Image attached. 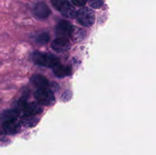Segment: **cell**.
I'll return each instance as SVG.
<instances>
[{
	"label": "cell",
	"instance_id": "1",
	"mask_svg": "<svg viewBox=\"0 0 156 155\" xmlns=\"http://www.w3.org/2000/svg\"><path fill=\"white\" fill-rule=\"evenodd\" d=\"M32 60L36 65L47 68H54L60 62L59 58L54 55L42 52H34L32 54Z\"/></svg>",
	"mask_w": 156,
	"mask_h": 155
},
{
	"label": "cell",
	"instance_id": "2",
	"mask_svg": "<svg viewBox=\"0 0 156 155\" xmlns=\"http://www.w3.org/2000/svg\"><path fill=\"white\" fill-rule=\"evenodd\" d=\"M35 98L39 104L44 106H50L55 103L54 93L49 88H37L35 92Z\"/></svg>",
	"mask_w": 156,
	"mask_h": 155
},
{
	"label": "cell",
	"instance_id": "3",
	"mask_svg": "<svg viewBox=\"0 0 156 155\" xmlns=\"http://www.w3.org/2000/svg\"><path fill=\"white\" fill-rule=\"evenodd\" d=\"M51 3L63 16L69 18H74L76 16V9L67 0H51Z\"/></svg>",
	"mask_w": 156,
	"mask_h": 155
},
{
	"label": "cell",
	"instance_id": "4",
	"mask_svg": "<svg viewBox=\"0 0 156 155\" xmlns=\"http://www.w3.org/2000/svg\"><path fill=\"white\" fill-rule=\"evenodd\" d=\"M76 16L77 21L85 27H90L92 25L94 22V19H95L94 12L89 8L87 7H84L79 9L77 13H76Z\"/></svg>",
	"mask_w": 156,
	"mask_h": 155
},
{
	"label": "cell",
	"instance_id": "5",
	"mask_svg": "<svg viewBox=\"0 0 156 155\" xmlns=\"http://www.w3.org/2000/svg\"><path fill=\"white\" fill-rule=\"evenodd\" d=\"M2 129L7 135H15L20 131L21 122L17 119V118L4 121Z\"/></svg>",
	"mask_w": 156,
	"mask_h": 155
},
{
	"label": "cell",
	"instance_id": "6",
	"mask_svg": "<svg viewBox=\"0 0 156 155\" xmlns=\"http://www.w3.org/2000/svg\"><path fill=\"white\" fill-rule=\"evenodd\" d=\"M21 110L23 111L24 115H27V116H32V115H37V114L41 113L44 110L41 104L36 103V102H31V103H26L23 106Z\"/></svg>",
	"mask_w": 156,
	"mask_h": 155
},
{
	"label": "cell",
	"instance_id": "7",
	"mask_svg": "<svg viewBox=\"0 0 156 155\" xmlns=\"http://www.w3.org/2000/svg\"><path fill=\"white\" fill-rule=\"evenodd\" d=\"M52 49L57 53H64L70 49V43L67 38L57 37L51 44Z\"/></svg>",
	"mask_w": 156,
	"mask_h": 155
},
{
	"label": "cell",
	"instance_id": "8",
	"mask_svg": "<svg viewBox=\"0 0 156 155\" xmlns=\"http://www.w3.org/2000/svg\"><path fill=\"white\" fill-rule=\"evenodd\" d=\"M33 13L37 18L41 19H45L50 15V9L44 2H38L34 6Z\"/></svg>",
	"mask_w": 156,
	"mask_h": 155
},
{
	"label": "cell",
	"instance_id": "9",
	"mask_svg": "<svg viewBox=\"0 0 156 155\" xmlns=\"http://www.w3.org/2000/svg\"><path fill=\"white\" fill-rule=\"evenodd\" d=\"M71 24L65 20L59 21L56 27V33L58 37L67 38L69 37V32L71 29Z\"/></svg>",
	"mask_w": 156,
	"mask_h": 155
},
{
	"label": "cell",
	"instance_id": "10",
	"mask_svg": "<svg viewBox=\"0 0 156 155\" xmlns=\"http://www.w3.org/2000/svg\"><path fill=\"white\" fill-rule=\"evenodd\" d=\"M86 32L83 29L80 27H76V26H71L69 32V37L73 40L74 42H80L81 40L85 37Z\"/></svg>",
	"mask_w": 156,
	"mask_h": 155
},
{
	"label": "cell",
	"instance_id": "11",
	"mask_svg": "<svg viewBox=\"0 0 156 155\" xmlns=\"http://www.w3.org/2000/svg\"><path fill=\"white\" fill-rule=\"evenodd\" d=\"M30 82L37 87V88H50V82L49 81L41 74H35L32 76L30 78Z\"/></svg>",
	"mask_w": 156,
	"mask_h": 155
},
{
	"label": "cell",
	"instance_id": "12",
	"mask_svg": "<svg viewBox=\"0 0 156 155\" xmlns=\"http://www.w3.org/2000/svg\"><path fill=\"white\" fill-rule=\"evenodd\" d=\"M53 73L58 78H65L72 74V68L69 65H58L53 68Z\"/></svg>",
	"mask_w": 156,
	"mask_h": 155
},
{
	"label": "cell",
	"instance_id": "13",
	"mask_svg": "<svg viewBox=\"0 0 156 155\" xmlns=\"http://www.w3.org/2000/svg\"><path fill=\"white\" fill-rule=\"evenodd\" d=\"M20 111L17 109L16 108L11 109H7V110L4 111L0 115V119L2 121H7V120L12 119H15L19 115Z\"/></svg>",
	"mask_w": 156,
	"mask_h": 155
},
{
	"label": "cell",
	"instance_id": "14",
	"mask_svg": "<svg viewBox=\"0 0 156 155\" xmlns=\"http://www.w3.org/2000/svg\"><path fill=\"white\" fill-rule=\"evenodd\" d=\"M21 124L24 126V127H29L32 128L34 127L38 122H39V119L34 117V115L32 116H27V115H23L21 118V121H20Z\"/></svg>",
	"mask_w": 156,
	"mask_h": 155
},
{
	"label": "cell",
	"instance_id": "15",
	"mask_svg": "<svg viewBox=\"0 0 156 155\" xmlns=\"http://www.w3.org/2000/svg\"><path fill=\"white\" fill-rule=\"evenodd\" d=\"M50 35L48 33H46V32H43V33H39L37 36L35 37V42L37 43L40 44V45H44V44L47 43L50 40Z\"/></svg>",
	"mask_w": 156,
	"mask_h": 155
},
{
	"label": "cell",
	"instance_id": "16",
	"mask_svg": "<svg viewBox=\"0 0 156 155\" xmlns=\"http://www.w3.org/2000/svg\"><path fill=\"white\" fill-rule=\"evenodd\" d=\"M90 6L93 9H100L104 4V0H88Z\"/></svg>",
	"mask_w": 156,
	"mask_h": 155
},
{
	"label": "cell",
	"instance_id": "17",
	"mask_svg": "<svg viewBox=\"0 0 156 155\" xmlns=\"http://www.w3.org/2000/svg\"><path fill=\"white\" fill-rule=\"evenodd\" d=\"M71 97H72V92L69 91V90H68V91H65V92L62 94V101L66 102L68 101V100H69L70 99H71Z\"/></svg>",
	"mask_w": 156,
	"mask_h": 155
},
{
	"label": "cell",
	"instance_id": "18",
	"mask_svg": "<svg viewBox=\"0 0 156 155\" xmlns=\"http://www.w3.org/2000/svg\"><path fill=\"white\" fill-rule=\"evenodd\" d=\"M72 2L76 6H83L87 2V0H72Z\"/></svg>",
	"mask_w": 156,
	"mask_h": 155
}]
</instances>
